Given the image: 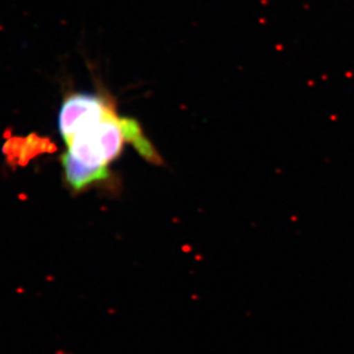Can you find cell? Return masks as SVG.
Masks as SVG:
<instances>
[{
    "mask_svg": "<svg viewBox=\"0 0 354 354\" xmlns=\"http://www.w3.org/2000/svg\"><path fill=\"white\" fill-rule=\"evenodd\" d=\"M114 105L112 98L105 93L76 92L67 95L59 112V130L65 143L77 130Z\"/></svg>",
    "mask_w": 354,
    "mask_h": 354,
    "instance_id": "6da1fadb",
    "label": "cell"
}]
</instances>
